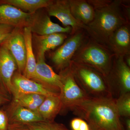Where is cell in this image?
Segmentation results:
<instances>
[{
    "label": "cell",
    "instance_id": "cell-1",
    "mask_svg": "<svg viewBox=\"0 0 130 130\" xmlns=\"http://www.w3.org/2000/svg\"><path fill=\"white\" fill-rule=\"evenodd\" d=\"M70 110L85 120L92 130H124L113 97L89 96Z\"/></svg>",
    "mask_w": 130,
    "mask_h": 130
},
{
    "label": "cell",
    "instance_id": "cell-2",
    "mask_svg": "<svg viewBox=\"0 0 130 130\" xmlns=\"http://www.w3.org/2000/svg\"><path fill=\"white\" fill-rule=\"evenodd\" d=\"M124 1H112L104 7L95 9L94 19L84 27L89 37L107 46L109 38L117 29L130 24L123 7Z\"/></svg>",
    "mask_w": 130,
    "mask_h": 130
},
{
    "label": "cell",
    "instance_id": "cell-3",
    "mask_svg": "<svg viewBox=\"0 0 130 130\" xmlns=\"http://www.w3.org/2000/svg\"><path fill=\"white\" fill-rule=\"evenodd\" d=\"M115 56L107 47L89 37L72 61L94 69L106 78L111 69Z\"/></svg>",
    "mask_w": 130,
    "mask_h": 130
},
{
    "label": "cell",
    "instance_id": "cell-4",
    "mask_svg": "<svg viewBox=\"0 0 130 130\" xmlns=\"http://www.w3.org/2000/svg\"><path fill=\"white\" fill-rule=\"evenodd\" d=\"M69 69L79 87L90 97H113L106 78L96 70L72 61Z\"/></svg>",
    "mask_w": 130,
    "mask_h": 130
},
{
    "label": "cell",
    "instance_id": "cell-5",
    "mask_svg": "<svg viewBox=\"0 0 130 130\" xmlns=\"http://www.w3.org/2000/svg\"><path fill=\"white\" fill-rule=\"evenodd\" d=\"M89 36L83 29L71 35L51 54V61L61 71L69 67L73 56Z\"/></svg>",
    "mask_w": 130,
    "mask_h": 130
},
{
    "label": "cell",
    "instance_id": "cell-6",
    "mask_svg": "<svg viewBox=\"0 0 130 130\" xmlns=\"http://www.w3.org/2000/svg\"><path fill=\"white\" fill-rule=\"evenodd\" d=\"M59 74L62 84L59 93L62 105L61 111L71 110L73 107L89 96L77 83L69 67L61 70Z\"/></svg>",
    "mask_w": 130,
    "mask_h": 130
},
{
    "label": "cell",
    "instance_id": "cell-7",
    "mask_svg": "<svg viewBox=\"0 0 130 130\" xmlns=\"http://www.w3.org/2000/svg\"><path fill=\"white\" fill-rule=\"evenodd\" d=\"M106 79L112 91L114 87L118 88L119 96L130 93V67L126 64L124 57L115 56L111 69Z\"/></svg>",
    "mask_w": 130,
    "mask_h": 130
},
{
    "label": "cell",
    "instance_id": "cell-8",
    "mask_svg": "<svg viewBox=\"0 0 130 130\" xmlns=\"http://www.w3.org/2000/svg\"><path fill=\"white\" fill-rule=\"evenodd\" d=\"M13 97L27 94H38L46 96L59 94L55 93L44 85L29 79L18 72H15L12 78Z\"/></svg>",
    "mask_w": 130,
    "mask_h": 130
},
{
    "label": "cell",
    "instance_id": "cell-9",
    "mask_svg": "<svg viewBox=\"0 0 130 130\" xmlns=\"http://www.w3.org/2000/svg\"><path fill=\"white\" fill-rule=\"evenodd\" d=\"M31 32L39 36L55 33L71 34L72 28L70 26L63 27L51 21L48 14L36 12L31 14L28 25Z\"/></svg>",
    "mask_w": 130,
    "mask_h": 130
},
{
    "label": "cell",
    "instance_id": "cell-10",
    "mask_svg": "<svg viewBox=\"0 0 130 130\" xmlns=\"http://www.w3.org/2000/svg\"><path fill=\"white\" fill-rule=\"evenodd\" d=\"M46 9L49 16L58 19L65 27H71V35L84 29L85 26L78 23L72 14L69 0L52 1Z\"/></svg>",
    "mask_w": 130,
    "mask_h": 130
},
{
    "label": "cell",
    "instance_id": "cell-11",
    "mask_svg": "<svg viewBox=\"0 0 130 130\" xmlns=\"http://www.w3.org/2000/svg\"><path fill=\"white\" fill-rule=\"evenodd\" d=\"M18 66L4 43L0 46V85L11 96L13 90L12 78Z\"/></svg>",
    "mask_w": 130,
    "mask_h": 130
},
{
    "label": "cell",
    "instance_id": "cell-12",
    "mask_svg": "<svg viewBox=\"0 0 130 130\" xmlns=\"http://www.w3.org/2000/svg\"><path fill=\"white\" fill-rule=\"evenodd\" d=\"M107 47L116 57L130 55V24L117 29L109 38Z\"/></svg>",
    "mask_w": 130,
    "mask_h": 130
},
{
    "label": "cell",
    "instance_id": "cell-13",
    "mask_svg": "<svg viewBox=\"0 0 130 130\" xmlns=\"http://www.w3.org/2000/svg\"><path fill=\"white\" fill-rule=\"evenodd\" d=\"M36 74V81L44 85L55 93H59L62 86L61 77L46 64L45 58H37Z\"/></svg>",
    "mask_w": 130,
    "mask_h": 130
},
{
    "label": "cell",
    "instance_id": "cell-14",
    "mask_svg": "<svg viewBox=\"0 0 130 130\" xmlns=\"http://www.w3.org/2000/svg\"><path fill=\"white\" fill-rule=\"evenodd\" d=\"M19 29L4 43L17 63L18 72L23 74L25 67L26 48L23 32Z\"/></svg>",
    "mask_w": 130,
    "mask_h": 130
},
{
    "label": "cell",
    "instance_id": "cell-15",
    "mask_svg": "<svg viewBox=\"0 0 130 130\" xmlns=\"http://www.w3.org/2000/svg\"><path fill=\"white\" fill-rule=\"evenodd\" d=\"M7 105V106L3 109L7 114L9 124H26L43 121L37 112L24 107L13 100Z\"/></svg>",
    "mask_w": 130,
    "mask_h": 130
},
{
    "label": "cell",
    "instance_id": "cell-16",
    "mask_svg": "<svg viewBox=\"0 0 130 130\" xmlns=\"http://www.w3.org/2000/svg\"><path fill=\"white\" fill-rule=\"evenodd\" d=\"M31 14L11 5L0 4V24L24 28L28 25Z\"/></svg>",
    "mask_w": 130,
    "mask_h": 130
},
{
    "label": "cell",
    "instance_id": "cell-17",
    "mask_svg": "<svg viewBox=\"0 0 130 130\" xmlns=\"http://www.w3.org/2000/svg\"><path fill=\"white\" fill-rule=\"evenodd\" d=\"M37 51V58H45L47 51L53 50L61 45L68 38L67 34L55 33L39 36L34 34Z\"/></svg>",
    "mask_w": 130,
    "mask_h": 130
},
{
    "label": "cell",
    "instance_id": "cell-18",
    "mask_svg": "<svg viewBox=\"0 0 130 130\" xmlns=\"http://www.w3.org/2000/svg\"><path fill=\"white\" fill-rule=\"evenodd\" d=\"M71 12L74 18L84 26L94 19L95 9L86 0H69Z\"/></svg>",
    "mask_w": 130,
    "mask_h": 130
},
{
    "label": "cell",
    "instance_id": "cell-19",
    "mask_svg": "<svg viewBox=\"0 0 130 130\" xmlns=\"http://www.w3.org/2000/svg\"><path fill=\"white\" fill-rule=\"evenodd\" d=\"M62 107L59 93L46 96L37 112L43 121L53 122L61 111Z\"/></svg>",
    "mask_w": 130,
    "mask_h": 130
},
{
    "label": "cell",
    "instance_id": "cell-20",
    "mask_svg": "<svg viewBox=\"0 0 130 130\" xmlns=\"http://www.w3.org/2000/svg\"><path fill=\"white\" fill-rule=\"evenodd\" d=\"M23 33L26 48L25 67L23 74L29 79L36 81L37 61L32 50V33L29 27L25 26Z\"/></svg>",
    "mask_w": 130,
    "mask_h": 130
},
{
    "label": "cell",
    "instance_id": "cell-21",
    "mask_svg": "<svg viewBox=\"0 0 130 130\" xmlns=\"http://www.w3.org/2000/svg\"><path fill=\"white\" fill-rule=\"evenodd\" d=\"M51 0H0V4H8L15 7L21 11H27L33 14L38 9L48 6Z\"/></svg>",
    "mask_w": 130,
    "mask_h": 130
},
{
    "label": "cell",
    "instance_id": "cell-22",
    "mask_svg": "<svg viewBox=\"0 0 130 130\" xmlns=\"http://www.w3.org/2000/svg\"><path fill=\"white\" fill-rule=\"evenodd\" d=\"M46 97L40 94H23L13 97L12 100L24 107L37 111Z\"/></svg>",
    "mask_w": 130,
    "mask_h": 130
},
{
    "label": "cell",
    "instance_id": "cell-23",
    "mask_svg": "<svg viewBox=\"0 0 130 130\" xmlns=\"http://www.w3.org/2000/svg\"><path fill=\"white\" fill-rule=\"evenodd\" d=\"M116 104L120 118H130V93L122 94L119 96V97L116 99Z\"/></svg>",
    "mask_w": 130,
    "mask_h": 130
},
{
    "label": "cell",
    "instance_id": "cell-24",
    "mask_svg": "<svg viewBox=\"0 0 130 130\" xmlns=\"http://www.w3.org/2000/svg\"><path fill=\"white\" fill-rule=\"evenodd\" d=\"M62 124L44 121H36L26 124L29 130H58Z\"/></svg>",
    "mask_w": 130,
    "mask_h": 130
},
{
    "label": "cell",
    "instance_id": "cell-25",
    "mask_svg": "<svg viewBox=\"0 0 130 130\" xmlns=\"http://www.w3.org/2000/svg\"><path fill=\"white\" fill-rule=\"evenodd\" d=\"M16 29L11 26L0 24V44L6 41Z\"/></svg>",
    "mask_w": 130,
    "mask_h": 130
},
{
    "label": "cell",
    "instance_id": "cell-26",
    "mask_svg": "<svg viewBox=\"0 0 130 130\" xmlns=\"http://www.w3.org/2000/svg\"><path fill=\"white\" fill-rule=\"evenodd\" d=\"M71 126L72 130H92L88 123L80 118H76L72 120Z\"/></svg>",
    "mask_w": 130,
    "mask_h": 130
},
{
    "label": "cell",
    "instance_id": "cell-27",
    "mask_svg": "<svg viewBox=\"0 0 130 130\" xmlns=\"http://www.w3.org/2000/svg\"><path fill=\"white\" fill-rule=\"evenodd\" d=\"M9 125L7 114L3 109H0V130H7Z\"/></svg>",
    "mask_w": 130,
    "mask_h": 130
},
{
    "label": "cell",
    "instance_id": "cell-28",
    "mask_svg": "<svg viewBox=\"0 0 130 130\" xmlns=\"http://www.w3.org/2000/svg\"><path fill=\"white\" fill-rule=\"evenodd\" d=\"M87 1L94 9L104 7L112 1L111 0H88Z\"/></svg>",
    "mask_w": 130,
    "mask_h": 130
},
{
    "label": "cell",
    "instance_id": "cell-29",
    "mask_svg": "<svg viewBox=\"0 0 130 130\" xmlns=\"http://www.w3.org/2000/svg\"><path fill=\"white\" fill-rule=\"evenodd\" d=\"M11 101V96L0 85V106L7 105Z\"/></svg>",
    "mask_w": 130,
    "mask_h": 130
},
{
    "label": "cell",
    "instance_id": "cell-30",
    "mask_svg": "<svg viewBox=\"0 0 130 130\" xmlns=\"http://www.w3.org/2000/svg\"><path fill=\"white\" fill-rule=\"evenodd\" d=\"M7 130H29L26 125L24 124H9Z\"/></svg>",
    "mask_w": 130,
    "mask_h": 130
},
{
    "label": "cell",
    "instance_id": "cell-31",
    "mask_svg": "<svg viewBox=\"0 0 130 130\" xmlns=\"http://www.w3.org/2000/svg\"><path fill=\"white\" fill-rule=\"evenodd\" d=\"M123 125L124 130H130V118H126L125 120L124 125Z\"/></svg>",
    "mask_w": 130,
    "mask_h": 130
},
{
    "label": "cell",
    "instance_id": "cell-32",
    "mask_svg": "<svg viewBox=\"0 0 130 130\" xmlns=\"http://www.w3.org/2000/svg\"><path fill=\"white\" fill-rule=\"evenodd\" d=\"M124 59L126 64L130 67V55L125 56L124 57Z\"/></svg>",
    "mask_w": 130,
    "mask_h": 130
},
{
    "label": "cell",
    "instance_id": "cell-33",
    "mask_svg": "<svg viewBox=\"0 0 130 130\" xmlns=\"http://www.w3.org/2000/svg\"><path fill=\"white\" fill-rule=\"evenodd\" d=\"M58 130H69L66 128L64 125L61 124L60 128H59Z\"/></svg>",
    "mask_w": 130,
    "mask_h": 130
}]
</instances>
